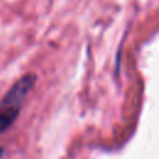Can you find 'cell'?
<instances>
[{
	"label": "cell",
	"instance_id": "cell-2",
	"mask_svg": "<svg viewBox=\"0 0 159 159\" xmlns=\"http://www.w3.org/2000/svg\"><path fill=\"white\" fill-rule=\"evenodd\" d=\"M2 155H4V148L0 147V157H2Z\"/></svg>",
	"mask_w": 159,
	"mask_h": 159
},
{
	"label": "cell",
	"instance_id": "cell-1",
	"mask_svg": "<svg viewBox=\"0 0 159 159\" xmlns=\"http://www.w3.org/2000/svg\"><path fill=\"white\" fill-rule=\"evenodd\" d=\"M37 76L32 72L21 76L0 101V134L16 120L22 103L36 83Z\"/></svg>",
	"mask_w": 159,
	"mask_h": 159
}]
</instances>
